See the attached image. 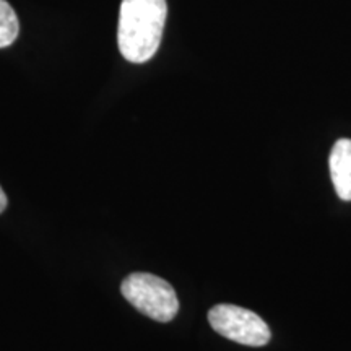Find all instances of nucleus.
<instances>
[{"mask_svg": "<svg viewBox=\"0 0 351 351\" xmlns=\"http://www.w3.org/2000/svg\"><path fill=\"white\" fill-rule=\"evenodd\" d=\"M168 19L166 0H122L117 46L132 64L148 62L156 54Z\"/></svg>", "mask_w": 351, "mask_h": 351, "instance_id": "nucleus-1", "label": "nucleus"}, {"mask_svg": "<svg viewBox=\"0 0 351 351\" xmlns=\"http://www.w3.org/2000/svg\"><path fill=\"white\" fill-rule=\"evenodd\" d=\"M121 291L135 309L158 322H169L179 311L174 288L156 275L132 274L122 282Z\"/></svg>", "mask_w": 351, "mask_h": 351, "instance_id": "nucleus-2", "label": "nucleus"}, {"mask_svg": "<svg viewBox=\"0 0 351 351\" xmlns=\"http://www.w3.org/2000/svg\"><path fill=\"white\" fill-rule=\"evenodd\" d=\"M208 322L225 339L247 346H263L270 341V328L261 315L234 304H218L210 309Z\"/></svg>", "mask_w": 351, "mask_h": 351, "instance_id": "nucleus-3", "label": "nucleus"}, {"mask_svg": "<svg viewBox=\"0 0 351 351\" xmlns=\"http://www.w3.org/2000/svg\"><path fill=\"white\" fill-rule=\"evenodd\" d=\"M330 168V178L335 187L337 195L341 200H351V140L340 138L337 140L330 152L328 160Z\"/></svg>", "mask_w": 351, "mask_h": 351, "instance_id": "nucleus-4", "label": "nucleus"}, {"mask_svg": "<svg viewBox=\"0 0 351 351\" xmlns=\"http://www.w3.org/2000/svg\"><path fill=\"white\" fill-rule=\"evenodd\" d=\"M20 34V21L7 0H0V49L12 46Z\"/></svg>", "mask_w": 351, "mask_h": 351, "instance_id": "nucleus-5", "label": "nucleus"}, {"mask_svg": "<svg viewBox=\"0 0 351 351\" xmlns=\"http://www.w3.org/2000/svg\"><path fill=\"white\" fill-rule=\"evenodd\" d=\"M5 207H7V195L5 192H3V189L0 187V213L5 210Z\"/></svg>", "mask_w": 351, "mask_h": 351, "instance_id": "nucleus-6", "label": "nucleus"}]
</instances>
